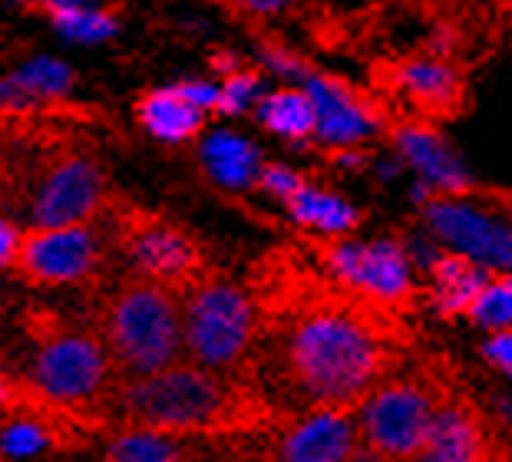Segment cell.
Segmentation results:
<instances>
[{
	"label": "cell",
	"mask_w": 512,
	"mask_h": 462,
	"mask_svg": "<svg viewBox=\"0 0 512 462\" xmlns=\"http://www.w3.org/2000/svg\"><path fill=\"white\" fill-rule=\"evenodd\" d=\"M248 294L258 344L242 380L288 420L311 410H361L380 383L407 367V314L347 291L311 255L268 251L252 268Z\"/></svg>",
	"instance_id": "cell-1"
},
{
	"label": "cell",
	"mask_w": 512,
	"mask_h": 462,
	"mask_svg": "<svg viewBox=\"0 0 512 462\" xmlns=\"http://www.w3.org/2000/svg\"><path fill=\"white\" fill-rule=\"evenodd\" d=\"M100 149L80 129L47 109H0V212L27 228L93 222L110 205Z\"/></svg>",
	"instance_id": "cell-2"
},
{
	"label": "cell",
	"mask_w": 512,
	"mask_h": 462,
	"mask_svg": "<svg viewBox=\"0 0 512 462\" xmlns=\"http://www.w3.org/2000/svg\"><path fill=\"white\" fill-rule=\"evenodd\" d=\"M96 420L119 429H152L166 436L235 439L278 429L288 420L265 393L242 377L179 360L146 377H116Z\"/></svg>",
	"instance_id": "cell-3"
},
{
	"label": "cell",
	"mask_w": 512,
	"mask_h": 462,
	"mask_svg": "<svg viewBox=\"0 0 512 462\" xmlns=\"http://www.w3.org/2000/svg\"><path fill=\"white\" fill-rule=\"evenodd\" d=\"M24 334L30 340V360L20 383L27 400L47 410L73 413L86 423H100L96 413L119 373L93 324L67 321L50 307L34 304L24 311Z\"/></svg>",
	"instance_id": "cell-4"
},
{
	"label": "cell",
	"mask_w": 512,
	"mask_h": 462,
	"mask_svg": "<svg viewBox=\"0 0 512 462\" xmlns=\"http://www.w3.org/2000/svg\"><path fill=\"white\" fill-rule=\"evenodd\" d=\"M93 294L90 324L119 377H146L182 360V297L172 288L133 271Z\"/></svg>",
	"instance_id": "cell-5"
},
{
	"label": "cell",
	"mask_w": 512,
	"mask_h": 462,
	"mask_svg": "<svg viewBox=\"0 0 512 462\" xmlns=\"http://www.w3.org/2000/svg\"><path fill=\"white\" fill-rule=\"evenodd\" d=\"M453 380H460V370L443 354L397 370L357 410L361 443L390 462H413L427 446L433 413Z\"/></svg>",
	"instance_id": "cell-6"
},
{
	"label": "cell",
	"mask_w": 512,
	"mask_h": 462,
	"mask_svg": "<svg viewBox=\"0 0 512 462\" xmlns=\"http://www.w3.org/2000/svg\"><path fill=\"white\" fill-rule=\"evenodd\" d=\"M182 344L192 363L242 377L258 344V311L252 294L209 271L182 294Z\"/></svg>",
	"instance_id": "cell-7"
},
{
	"label": "cell",
	"mask_w": 512,
	"mask_h": 462,
	"mask_svg": "<svg viewBox=\"0 0 512 462\" xmlns=\"http://www.w3.org/2000/svg\"><path fill=\"white\" fill-rule=\"evenodd\" d=\"M110 225V241L129 268L143 278L166 284L176 294L192 288L202 274L212 271L199 238L172 218L152 212V208L129 205L123 198H110L103 212Z\"/></svg>",
	"instance_id": "cell-8"
},
{
	"label": "cell",
	"mask_w": 512,
	"mask_h": 462,
	"mask_svg": "<svg viewBox=\"0 0 512 462\" xmlns=\"http://www.w3.org/2000/svg\"><path fill=\"white\" fill-rule=\"evenodd\" d=\"M110 231L103 215L93 222L60 228H27L20 235L10 274L27 288H90L100 291L110 281Z\"/></svg>",
	"instance_id": "cell-9"
},
{
	"label": "cell",
	"mask_w": 512,
	"mask_h": 462,
	"mask_svg": "<svg viewBox=\"0 0 512 462\" xmlns=\"http://www.w3.org/2000/svg\"><path fill=\"white\" fill-rule=\"evenodd\" d=\"M311 261L324 274H331L347 291L367 297L374 304H384L397 314H413L420 304V294L410 278V255L394 238L380 241H344V238H318L304 235Z\"/></svg>",
	"instance_id": "cell-10"
},
{
	"label": "cell",
	"mask_w": 512,
	"mask_h": 462,
	"mask_svg": "<svg viewBox=\"0 0 512 462\" xmlns=\"http://www.w3.org/2000/svg\"><path fill=\"white\" fill-rule=\"evenodd\" d=\"M370 86L400 109L403 116H417L427 123H453L470 106V83L456 53L427 50L403 57L377 60L370 66Z\"/></svg>",
	"instance_id": "cell-11"
},
{
	"label": "cell",
	"mask_w": 512,
	"mask_h": 462,
	"mask_svg": "<svg viewBox=\"0 0 512 462\" xmlns=\"http://www.w3.org/2000/svg\"><path fill=\"white\" fill-rule=\"evenodd\" d=\"M357 449V410H311L281 423L265 456L268 462H351Z\"/></svg>",
	"instance_id": "cell-12"
},
{
	"label": "cell",
	"mask_w": 512,
	"mask_h": 462,
	"mask_svg": "<svg viewBox=\"0 0 512 462\" xmlns=\"http://www.w3.org/2000/svg\"><path fill=\"white\" fill-rule=\"evenodd\" d=\"M400 156L407 159L417 175L423 179V195H440V198H456L470 195L473 182L463 172L460 159L453 156L450 142L443 139V132L417 116H397L394 126L387 129Z\"/></svg>",
	"instance_id": "cell-13"
},
{
	"label": "cell",
	"mask_w": 512,
	"mask_h": 462,
	"mask_svg": "<svg viewBox=\"0 0 512 462\" xmlns=\"http://www.w3.org/2000/svg\"><path fill=\"white\" fill-rule=\"evenodd\" d=\"M427 208V225L437 231L443 241L463 248V255L476 258L486 268L509 271L512 268V228L493 222L486 212H473L453 198L420 195Z\"/></svg>",
	"instance_id": "cell-14"
},
{
	"label": "cell",
	"mask_w": 512,
	"mask_h": 462,
	"mask_svg": "<svg viewBox=\"0 0 512 462\" xmlns=\"http://www.w3.org/2000/svg\"><path fill=\"white\" fill-rule=\"evenodd\" d=\"M493 271L496 268H486L476 258L456 255V251H437V255H430V281H433L430 301L440 311V317L456 321V317L470 314L473 301L489 284Z\"/></svg>",
	"instance_id": "cell-15"
},
{
	"label": "cell",
	"mask_w": 512,
	"mask_h": 462,
	"mask_svg": "<svg viewBox=\"0 0 512 462\" xmlns=\"http://www.w3.org/2000/svg\"><path fill=\"white\" fill-rule=\"evenodd\" d=\"M136 123L159 142H192L205 132L209 113H202L189 96L179 93V86L169 90H146L133 103Z\"/></svg>",
	"instance_id": "cell-16"
},
{
	"label": "cell",
	"mask_w": 512,
	"mask_h": 462,
	"mask_svg": "<svg viewBox=\"0 0 512 462\" xmlns=\"http://www.w3.org/2000/svg\"><path fill=\"white\" fill-rule=\"evenodd\" d=\"M285 205H288V215L301 228L314 231V235H328V238L347 235V231H354L364 218L351 202H344L341 195L318 189V185H311V182H304L298 192L288 195Z\"/></svg>",
	"instance_id": "cell-17"
},
{
	"label": "cell",
	"mask_w": 512,
	"mask_h": 462,
	"mask_svg": "<svg viewBox=\"0 0 512 462\" xmlns=\"http://www.w3.org/2000/svg\"><path fill=\"white\" fill-rule=\"evenodd\" d=\"M100 462H199V449L152 429H119Z\"/></svg>",
	"instance_id": "cell-18"
},
{
	"label": "cell",
	"mask_w": 512,
	"mask_h": 462,
	"mask_svg": "<svg viewBox=\"0 0 512 462\" xmlns=\"http://www.w3.org/2000/svg\"><path fill=\"white\" fill-rule=\"evenodd\" d=\"M258 123L285 139H308L318 132V109H314V96L298 86L268 93L258 103Z\"/></svg>",
	"instance_id": "cell-19"
},
{
	"label": "cell",
	"mask_w": 512,
	"mask_h": 462,
	"mask_svg": "<svg viewBox=\"0 0 512 462\" xmlns=\"http://www.w3.org/2000/svg\"><path fill=\"white\" fill-rule=\"evenodd\" d=\"M202 165L225 189H245L258 179V152L232 132H215L202 146Z\"/></svg>",
	"instance_id": "cell-20"
},
{
	"label": "cell",
	"mask_w": 512,
	"mask_h": 462,
	"mask_svg": "<svg viewBox=\"0 0 512 462\" xmlns=\"http://www.w3.org/2000/svg\"><path fill=\"white\" fill-rule=\"evenodd\" d=\"M470 317L473 324L479 327H489V330H503V327H512V274H503V271H493V278L479 297L470 307Z\"/></svg>",
	"instance_id": "cell-21"
},
{
	"label": "cell",
	"mask_w": 512,
	"mask_h": 462,
	"mask_svg": "<svg viewBox=\"0 0 512 462\" xmlns=\"http://www.w3.org/2000/svg\"><path fill=\"white\" fill-rule=\"evenodd\" d=\"M261 86V70L252 66H238L235 73L225 76V83L219 86V113H242L248 103L255 99Z\"/></svg>",
	"instance_id": "cell-22"
},
{
	"label": "cell",
	"mask_w": 512,
	"mask_h": 462,
	"mask_svg": "<svg viewBox=\"0 0 512 462\" xmlns=\"http://www.w3.org/2000/svg\"><path fill=\"white\" fill-rule=\"evenodd\" d=\"M261 189L265 192H271L275 198H281V202H285L288 195H294L301 189L304 182V175L301 172H294V169H288V165H278V162H261L258 165V179H255Z\"/></svg>",
	"instance_id": "cell-23"
},
{
	"label": "cell",
	"mask_w": 512,
	"mask_h": 462,
	"mask_svg": "<svg viewBox=\"0 0 512 462\" xmlns=\"http://www.w3.org/2000/svg\"><path fill=\"white\" fill-rule=\"evenodd\" d=\"M483 357L493 363L496 370H503L506 377H512V327L493 330V337L483 344Z\"/></svg>",
	"instance_id": "cell-24"
},
{
	"label": "cell",
	"mask_w": 512,
	"mask_h": 462,
	"mask_svg": "<svg viewBox=\"0 0 512 462\" xmlns=\"http://www.w3.org/2000/svg\"><path fill=\"white\" fill-rule=\"evenodd\" d=\"M179 93L189 96L202 113H219V86L202 83V80H185L179 83Z\"/></svg>",
	"instance_id": "cell-25"
},
{
	"label": "cell",
	"mask_w": 512,
	"mask_h": 462,
	"mask_svg": "<svg viewBox=\"0 0 512 462\" xmlns=\"http://www.w3.org/2000/svg\"><path fill=\"white\" fill-rule=\"evenodd\" d=\"M20 235H24V231L17 228L14 218H7L4 212H0V271H10V264H14Z\"/></svg>",
	"instance_id": "cell-26"
},
{
	"label": "cell",
	"mask_w": 512,
	"mask_h": 462,
	"mask_svg": "<svg viewBox=\"0 0 512 462\" xmlns=\"http://www.w3.org/2000/svg\"><path fill=\"white\" fill-rule=\"evenodd\" d=\"M20 403H24V383L0 367V416H10Z\"/></svg>",
	"instance_id": "cell-27"
},
{
	"label": "cell",
	"mask_w": 512,
	"mask_h": 462,
	"mask_svg": "<svg viewBox=\"0 0 512 462\" xmlns=\"http://www.w3.org/2000/svg\"><path fill=\"white\" fill-rule=\"evenodd\" d=\"M470 195H479V198H486L489 205L499 208L503 215L512 218V189H479V185H473Z\"/></svg>",
	"instance_id": "cell-28"
},
{
	"label": "cell",
	"mask_w": 512,
	"mask_h": 462,
	"mask_svg": "<svg viewBox=\"0 0 512 462\" xmlns=\"http://www.w3.org/2000/svg\"><path fill=\"white\" fill-rule=\"evenodd\" d=\"M199 462H268V456L261 453V456H255V453H219L215 459H205V453H199Z\"/></svg>",
	"instance_id": "cell-29"
}]
</instances>
